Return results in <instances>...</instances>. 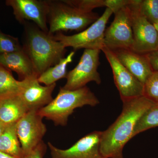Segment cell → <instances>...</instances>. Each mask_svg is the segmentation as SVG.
<instances>
[{
	"instance_id": "ac0fdd59",
	"label": "cell",
	"mask_w": 158,
	"mask_h": 158,
	"mask_svg": "<svg viewBox=\"0 0 158 158\" xmlns=\"http://www.w3.org/2000/svg\"><path fill=\"white\" fill-rule=\"evenodd\" d=\"M74 55L75 51L71 52L67 56L62 58L56 65L45 70L38 77L39 83L48 86L55 84L60 79L66 78L67 65L72 62Z\"/></svg>"
},
{
	"instance_id": "6da1fadb",
	"label": "cell",
	"mask_w": 158,
	"mask_h": 158,
	"mask_svg": "<svg viewBox=\"0 0 158 158\" xmlns=\"http://www.w3.org/2000/svg\"><path fill=\"white\" fill-rule=\"evenodd\" d=\"M122 102L121 114L107 129L102 131L100 151L105 158H123V148L134 138L138 121L156 105L144 95Z\"/></svg>"
},
{
	"instance_id": "7a4b0ae2",
	"label": "cell",
	"mask_w": 158,
	"mask_h": 158,
	"mask_svg": "<svg viewBox=\"0 0 158 158\" xmlns=\"http://www.w3.org/2000/svg\"><path fill=\"white\" fill-rule=\"evenodd\" d=\"M27 31L24 50L31 59L37 77L64 58L66 48L52 36L38 27Z\"/></svg>"
},
{
	"instance_id": "cb8c5ba5",
	"label": "cell",
	"mask_w": 158,
	"mask_h": 158,
	"mask_svg": "<svg viewBox=\"0 0 158 158\" xmlns=\"http://www.w3.org/2000/svg\"><path fill=\"white\" fill-rule=\"evenodd\" d=\"M65 3L86 12L93 11V9L105 7V0H64Z\"/></svg>"
},
{
	"instance_id": "f546056e",
	"label": "cell",
	"mask_w": 158,
	"mask_h": 158,
	"mask_svg": "<svg viewBox=\"0 0 158 158\" xmlns=\"http://www.w3.org/2000/svg\"><path fill=\"white\" fill-rule=\"evenodd\" d=\"M154 26L155 27L157 33V37H158V21L156 23H155L154 24H153Z\"/></svg>"
},
{
	"instance_id": "9a60e30c",
	"label": "cell",
	"mask_w": 158,
	"mask_h": 158,
	"mask_svg": "<svg viewBox=\"0 0 158 158\" xmlns=\"http://www.w3.org/2000/svg\"><path fill=\"white\" fill-rule=\"evenodd\" d=\"M0 65L15 72L21 81L36 75L31 59L23 48L17 52L0 55Z\"/></svg>"
},
{
	"instance_id": "7402d4cb",
	"label": "cell",
	"mask_w": 158,
	"mask_h": 158,
	"mask_svg": "<svg viewBox=\"0 0 158 158\" xmlns=\"http://www.w3.org/2000/svg\"><path fill=\"white\" fill-rule=\"evenodd\" d=\"M23 49L18 38L0 31V55L17 52Z\"/></svg>"
},
{
	"instance_id": "5b68a950",
	"label": "cell",
	"mask_w": 158,
	"mask_h": 158,
	"mask_svg": "<svg viewBox=\"0 0 158 158\" xmlns=\"http://www.w3.org/2000/svg\"><path fill=\"white\" fill-rule=\"evenodd\" d=\"M113 11L106 8L101 16L90 27L78 34L68 35L59 32L52 35L54 39L62 43L65 48H73L74 50H99L104 48V36L106 27Z\"/></svg>"
},
{
	"instance_id": "ba28073f",
	"label": "cell",
	"mask_w": 158,
	"mask_h": 158,
	"mask_svg": "<svg viewBox=\"0 0 158 158\" xmlns=\"http://www.w3.org/2000/svg\"><path fill=\"white\" fill-rule=\"evenodd\" d=\"M129 5L114 12V20L105 31V48L110 50L132 48L134 40Z\"/></svg>"
},
{
	"instance_id": "30bf717a",
	"label": "cell",
	"mask_w": 158,
	"mask_h": 158,
	"mask_svg": "<svg viewBox=\"0 0 158 158\" xmlns=\"http://www.w3.org/2000/svg\"><path fill=\"white\" fill-rule=\"evenodd\" d=\"M38 111L30 110L16 123L18 137L24 156L42 142V138L46 133V127L42 121L43 118Z\"/></svg>"
},
{
	"instance_id": "52a82bcc",
	"label": "cell",
	"mask_w": 158,
	"mask_h": 158,
	"mask_svg": "<svg viewBox=\"0 0 158 158\" xmlns=\"http://www.w3.org/2000/svg\"><path fill=\"white\" fill-rule=\"evenodd\" d=\"M99 50L85 49L77 66L67 73L66 83L62 87L65 90H75L86 86L88 83H101L98 69L100 65Z\"/></svg>"
},
{
	"instance_id": "9c48e42d",
	"label": "cell",
	"mask_w": 158,
	"mask_h": 158,
	"mask_svg": "<svg viewBox=\"0 0 158 158\" xmlns=\"http://www.w3.org/2000/svg\"><path fill=\"white\" fill-rule=\"evenodd\" d=\"M102 51L111 66L122 101L143 96L144 85L120 63L113 51L105 47Z\"/></svg>"
},
{
	"instance_id": "44dd1931",
	"label": "cell",
	"mask_w": 158,
	"mask_h": 158,
	"mask_svg": "<svg viewBox=\"0 0 158 158\" xmlns=\"http://www.w3.org/2000/svg\"><path fill=\"white\" fill-rule=\"evenodd\" d=\"M139 10L152 24L158 21V0H141Z\"/></svg>"
},
{
	"instance_id": "4dcf8cb0",
	"label": "cell",
	"mask_w": 158,
	"mask_h": 158,
	"mask_svg": "<svg viewBox=\"0 0 158 158\" xmlns=\"http://www.w3.org/2000/svg\"><path fill=\"white\" fill-rule=\"evenodd\" d=\"M156 106H158V104H156Z\"/></svg>"
},
{
	"instance_id": "5bb4252c",
	"label": "cell",
	"mask_w": 158,
	"mask_h": 158,
	"mask_svg": "<svg viewBox=\"0 0 158 158\" xmlns=\"http://www.w3.org/2000/svg\"><path fill=\"white\" fill-rule=\"evenodd\" d=\"M113 52L120 63L143 85L153 72L146 54L125 49Z\"/></svg>"
},
{
	"instance_id": "8992f818",
	"label": "cell",
	"mask_w": 158,
	"mask_h": 158,
	"mask_svg": "<svg viewBox=\"0 0 158 158\" xmlns=\"http://www.w3.org/2000/svg\"><path fill=\"white\" fill-rule=\"evenodd\" d=\"M140 2L141 0H132L129 5L134 40L131 50L146 54L158 49L157 33L154 25L140 12Z\"/></svg>"
},
{
	"instance_id": "ffe728a7",
	"label": "cell",
	"mask_w": 158,
	"mask_h": 158,
	"mask_svg": "<svg viewBox=\"0 0 158 158\" xmlns=\"http://www.w3.org/2000/svg\"><path fill=\"white\" fill-rule=\"evenodd\" d=\"M158 127V106L156 105L149 109L141 117L136 125L134 137L139 133Z\"/></svg>"
},
{
	"instance_id": "83f0119b",
	"label": "cell",
	"mask_w": 158,
	"mask_h": 158,
	"mask_svg": "<svg viewBox=\"0 0 158 158\" xmlns=\"http://www.w3.org/2000/svg\"><path fill=\"white\" fill-rule=\"evenodd\" d=\"M0 158H17L13 156L0 152Z\"/></svg>"
},
{
	"instance_id": "277c9868",
	"label": "cell",
	"mask_w": 158,
	"mask_h": 158,
	"mask_svg": "<svg viewBox=\"0 0 158 158\" xmlns=\"http://www.w3.org/2000/svg\"><path fill=\"white\" fill-rule=\"evenodd\" d=\"M48 34L54 35L62 31H82L100 16L95 12H86L69 5L63 1H48Z\"/></svg>"
},
{
	"instance_id": "f1b7e54d",
	"label": "cell",
	"mask_w": 158,
	"mask_h": 158,
	"mask_svg": "<svg viewBox=\"0 0 158 158\" xmlns=\"http://www.w3.org/2000/svg\"><path fill=\"white\" fill-rule=\"evenodd\" d=\"M6 126L5 125L3 124L1 121H0V136L5 131V129L6 127Z\"/></svg>"
},
{
	"instance_id": "2e32d148",
	"label": "cell",
	"mask_w": 158,
	"mask_h": 158,
	"mask_svg": "<svg viewBox=\"0 0 158 158\" xmlns=\"http://www.w3.org/2000/svg\"><path fill=\"white\" fill-rule=\"evenodd\" d=\"M28 112L19 95L0 99V121L6 126L17 123Z\"/></svg>"
},
{
	"instance_id": "3957f363",
	"label": "cell",
	"mask_w": 158,
	"mask_h": 158,
	"mask_svg": "<svg viewBox=\"0 0 158 158\" xmlns=\"http://www.w3.org/2000/svg\"><path fill=\"white\" fill-rule=\"evenodd\" d=\"M99 104L98 98L87 86L75 90L60 88L57 96L38 113L43 118L53 122L55 125L65 126L76 109L85 106H95Z\"/></svg>"
},
{
	"instance_id": "d4e9b609",
	"label": "cell",
	"mask_w": 158,
	"mask_h": 158,
	"mask_svg": "<svg viewBox=\"0 0 158 158\" xmlns=\"http://www.w3.org/2000/svg\"><path fill=\"white\" fill-rule=\"evenodd\" d=\"M132 0H105V7L111 9L113 13L129 5Z\"/></svg>"
},
{
	"instance_id": "d6986e66",
	"label": "cell",
	"mask_w": 158,
	"mask_h": 158,
	"mask_svg": "<svg viewBox=\"0 0 158 158\" xmlns=\"http://www.w3.org/2000/svg\"><path fill=\"white\" fill-rule=\"evenodd\" d=\"M24 83V80L17 81L11 71L0 65V99L19 95Z\"/></svg>"
},
{
	"instance_id": "7c38bea8",
	"label": "cell",
	"mask_w": 158,
	"mask_h": 158,
	"mask_svg": "<svg viewBox=\"0 0 158 158\" xmlns=\"http://www.w3.org/2000/svg\"><path fill=\"white\" fill-rule=\"evenodd\" d=\"M102 134L100 131L89 133L66 149H59L48 142L52 158H105L100 151Z\"/></svg>"
},
{
	"instance_id": "4fadbf2b",
	"label": "cell",
	"mask_w": 158,
	"mask_h": 158,
	"mask_svg": "<svg viewBox=\"0 0 158 158\" xmlns=\"http://www.w3.org/2000/svg\"><path fill=\"white\" fill-rule=\"evenodd\" d=\"M23 80V87L19 95L28 111L39 110L53 100L52 94L56 86V83L42 86L36 75Z\"/></svg>"
},
{
	"instance_id": "e0dca14e",
	"label": "cell",
	"mask_w": 158,
	"mask_h": 158,
	"mask_svg": "<svg viewBox=\"0 0 158 158\" xmlns=\"http://www.w3.org/2000/svg\"><path fill=\"white\" fill-rule=\"evenodd\" d=\"M16 123L6 127L0 136V152L17 158L24 156L17 134Z\"/></svg>"
},
{
	"instance_id": "8fae6325",
	"label": "cell",
	"mask_w": 158,
	"mask_h": 158,
	"mask_svg": "<svg viewBox=\"0 0 158 158\" xmlns=\"http://www.w3.org/2000/svg\"><path fill=\"white\" fill-rule=\"evenodd\" d=\"M6 3L13 9V14L19 23H23L26 20L32 21L37 25V27L48 33V1L7 0Z\"/></svg>"
},
{
	"instance_id": "4316f807",
	"label": "cell",
	"mask_w": 158,
	"mask_h": 158,
	"mask_svg": "<svg viewBox=\"0 0 158 158\" xmlns=\"http://www.w3.org/2000/svg\"><path fill=\"white\" fill-rule=\"evenodd\" d=\"M154 71L158 72V49L146 54Z\"/></svg>"
},
{
	"instance_id": "484cf974",
	"label": "cell",
	"mask_w": 158,
	"mask_h": 158,
	"mask_svg": "<svg viewBox=\"0 0 158 158\" xmlns=\"http://www.w3.org/2000/svg\"><path fill=\"white\" fill-rule=\"evenodd\" d=\"M46 146L44 142H41L35 149L24 156L23 158H43L45 153Z\"/></svg>"
},
{
	"instance_id": "603a6c76",
	"label": "cell",
	"mask_w": 158,
	"mask_h": 158,
	"mask_svg": "<svg viewBox=\"0 0 158 158\" xmlns=\"http://www.w3.org/2000/svg\"><path fill=\"white\" fill-rule=\"evenodd\" d=\"M143 95L158 104V72L153 71L144 83Z\"/></svg>"
}]
</instances>
